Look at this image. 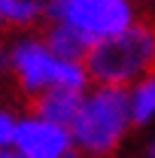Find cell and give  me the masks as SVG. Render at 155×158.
Masks as SVG:
<instances>
[{"instance_id": "obj_1", "label": "cell", "mask_w": 155, "mask_h": 158, "mask_svg": "<svg viewBox=\"0 0 155 158\" xmlns=\"http://www.w3.org/2000/svg\"><path fill=\"white\" fill-rule=\"evenodd\" d=\"M131 128H134V113H131L128 88L94 85L85 91L82 106L70 125V134L76 143V152L97 158V155H110L128 137Z\"/></svg>"}, {"instance_id": "obj_2", "label": "cell", "mask_w": 155, "mask_h": 158, "mask_svg": "<svg viewBox=\"0 0 155 158\" xmlns=\"http://www.w3.org/2000/svg\"><path fill=\"white\" fill-rule=\"evenodd\" d=\"M85 67L94 85L131 88L155 70V24L134 21L122 34L91 46Z\"/></svg>"}, {"instance_id": "obj_3", "label": "cell", "mask_w": 155, "mask_h": 158, "mask_svg": "<svg viewBox=\"0 0 155 158\" xmlns=\"http://www.w3.org/2000/svg\"><path fill=\"white\" fill-rule=\"evenodd\" d=\"M9 70L15 82L34 98L49 88H79V91L91 88L85 61H70L55 55L46 37H21L9 49Z\"/></svg>"}, {"instance_id": "obj_4", "label": "cell", "mask_w": 155, "mask_h": 158, "mask_svg": "<svg viewBox=\"0 0 155 158\" xmlns=\"http://www.w3.org/2000/svg\"><path fill=\"white\" fill-rule=\"evenodd\" d=\"M46 19L67 24L91 46L122 34L137 21L134 0H46Z\"/></svg>"}, {"instance_id": "obj_5", "label": "cell", "mask_w": 155, "mask_h": 158, "mask_svg": "<svg viewBox=\"0 0 155 158\" xmlns=\"http://www.w3.org/2000/svg\"><path fill=\"white\" fill-rule=\"evenodd\" d=\"M24 158H76V143L67 125L49 122V118L31 116L19 118V131L12 143Z\"/></svg>"}, {"instance_id": "obj_6", "label": "cell", "mask_w": 155, "mask_h": 158, "mask_svg": "<svg viewBox=\"0 0 155 158\" xmlns=\"http://www.w3.org/2000/svg\"><path fill=\"white\" fill-rule=\"evenodd\" d=\"M82 98H85V91H79V88H49L34 98V113L70 128L82 106Z\"/></svg>"}, {"instance_id": "obj_7", "label": "cell", "mask_w": 155, "mask_h": 158, "mask_svg": "<svg viewBox=\"0 0 155 158\" xmlns=\"http://www.w3.org/2000/svg\"><path fill=\"white\" fill-rule=\"evenodd\" d=\"M46 43H49V49H52L55 55L70 58V61H85V55L91 52V43L85 37H79L76 31L67 27V24H49Z\"/></svg>"}, {"instance_id": "obj_8", "label": "cell", "mask_w": 155, "mask_h": 158, "mask_svg": "<svg viewBox=\"0 0 155 158\" xmlns=\"http://www.w3.org/2000/svg\"><path fill=\"white\" fill-rule=\"evenodd\" d=\"M46 19V0H0V24L31 27Z\"/></svg>"}, {"instance_id": "obj_9", "label": "cell", "mask_w": 155, "mask_h": 158, "mask_svg": "<svg viewBox=\"0 0 155 158\" xmlns=\"http://www.w3.org/2000/svg\"><path fill=\"white\" fill-rule=\"evenodd\" d=\"M131 94V113H134V125H149L155 122V70L149 76H143L128 88Z\"/></svg>"}, {"instance_id": "obj_10", "label": "cell", "mask_w": 155, "mask_h": 158, "mask_svg": "<svg viewBox=\"0 0 155 158\" xmlns=\"http://www.w3.org/2000/svg\"><path fill=\"white\" fill-rule=\"evenodd\" d=\"M19 131V116H12L9 110H0V146H12Z\"/></svg>"}, {"instance_id": "obj_11", "label": "cell", "mask_w": 155, "mask_h": 158, "mask_svg": "<svg viewBox=\"0 0 155 158\" xmlns=\"http://www.w3.org/2000/svg\"><path fill=\"white\" fill-rule=\"evenodd\" d=\"M0 158H24L15 146H0Z\"/></svg>"}, {"instance_id": "obj_12", "label": "cell", "mask_w": 155, "mask_h": 158, "mask_svg": "<svg viewBox=\"0 0 155 158\" xmlns=\"http://www.w3.org/2000/svg\"><path fill=\"white\" fill-rule=\"evenodd\" d=\"M9 70V52H0V73Z\"/></svg>"}, {"instance_id": "obj_13", "label": "cell", "mask_w": 155, "mask_h": 158, "mask_svg": "<svg viewBox=\"0 0 155 158\" xmlns=\"http://www.w3.org/2000/svg\"><path fill=\"white\" fill-rule=\"evenodd\" d=\"M146 158H155V140L149 143V146H146Z\"/></svg>"}]
</instances>
